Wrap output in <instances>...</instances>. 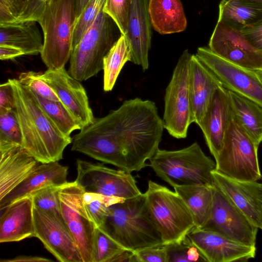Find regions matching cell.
I'll use <instances>...</instances> for the list:
<instances>
[{"instance_id":"4","label":"cell","mask_w":262,"mask_h":262,"mask_svg":"<svg viewBox=\"0 0 262 262\" xmlns=\"http://www.w3.org/2000/svg\"><path fill=\"white\" fill-rule=\"evenodd\" d=\"M76 0H48L38 21L43 33L41 59L48 69L64 67L73 49Z\"/></svg>"},{"instance_id":"42","label":"cell","mask_w":262,"mask_h":262,"mask_svg":"<svg viewBox=\"0 0 262 262\" xmlns=\"http://www.w3.org/2000/svg\"><path fill=\"white\" fill-rule=\"evenodd\" d=\"M240 31L255 48L262 51V17Z\"/></svg>"},{"instance_id":"45","label":"cell","mask_w":262,"mask_h":262,"mask_svg":"<svg viewBox=\"0 0 262 262\" xmlns=\"http://www.w3.org/2000/svg\"><path fill=\"white\" fill-rule=\"evenodd\" d=\"M111 262H138V259L135 252L124 249L115 256Z\"/></svg>"},{"instance_id":"13","label":"cell","mask_w":262,"mask_h":262,"mask_svg":"<svg viewBox=\"0 0 262 262\" xmlns=\"http://www.w3.org/2000/svg\"><path fill=\"white\" fill-rule=\"evenodd\" d=\"M209 219L201 228L255 247L258 228L215 185Z\"/></svg>"},{"instance_id":"16","label":"cell","mask_w":262,"mask_h":262,"mask_svg":"<svg viewBox=\"0 0 262 262\" xmlns=\"http://www.w3.org/2000/svg\"><path fill=\"white\" fill-rule=\"evenodd\" d=\"M41 77L54 91L60 101L70 112L81 128L92 123L95 118L82 85L66 71L64 67L48 69Z\"/></svg>"},{"instance_id":"25","label":"cell","mask_w":262,"mask_h":262,"mask_svg":"<svg viewBox=\"0 0 262 262\" xmlns=\"http://www.w3.org/2000/svg\"><path fill=\"white\" fill-rule=\"evenodd\" d=\"M151 26L161 34L184 31L187 19L180 0H148Z\"/></svg>"},{"instance_id":"14","label":"cell","mask_w":262,"mask_h":262,"mask_svg":"<svg viewBox=\"0 0 262 262\" xmlns=\"http://www.w3.org/2000/svg\"><path fill=\"white\" fill-rule=\"evenodd\" d=\"M35 236L60 262H83L76 242L63 219L35 207Z\"/></svg>"},{"instance_id":"29","label":"cell","mask_w":262,"mask_h":262,"mask_svg":"<svg viewBox=\"0 0 262 262\" xmlns=\"http://www.w3.org/2000/svg\"><path fill=\"white\" fill-rule=\"evenodd\" d=\"M46 3L42 0H0V27L38 22Z\"/></svg>"},{"instance_id":"44","label":"cell","mask_w":262,"mask_h":262,"mask_svg":"<svg viewBox=\"0 0 262 262\" xmlns=\"http://www.w3.org/2000/svg\"><path fill=\"white\" fill-rule=\"evenodd\" d=\"M24 54L21 50L8 45H0V59L2 60L12 59Z\"/></svg>"},{"instance_id":"31","label":"cell","mask_w":262,"mask_h":262,"mask_svg":"<svg viewBox=\"0 0 262 262\" xmlns=\"http://www.w3.org/2000/svg\"><path fill=\"white\" fill-rule=\"evenodd\" d=\"M132 60V50L126 36L121 34L103 59V90L113 89L122 68Z\"/></svg>"},{"instance_id":"10","label":"cell","mask_w":262,"mask_h":262,"mask_svg":"<svg viewBox=\"0 0 262 262\" xmlns=\"http://www.w3.org/2000/svg\"><path fill=\"white\" fill-rule=\"evenodd\" d=\"M76 182L84 191L128 199L141 194L130 172L103 164L77 160Z\"/></svg>"},{"instance_id":"17","label":"cell","mask_w":262,"mask_h":262,"mask_svg":"<svg viewBox=\"0 0 262 262\" xmlns=\"http://www.w3.org/2000/svg\"><path fill=\"white\" fill-rule=\"evenodd\" d=\"M187 235L208 262L246 261L255 256V247L208 230L194 228Z\"/></svg>"},{"instance_id":"2","label":"cell","mask_w":262,"mask_h":262,"mask_svg":"<svg viewBox=\"0 0 262 262\" xmlns=\"http://www.w3.org/2000/svg\"><path fill=\"white\" fill-rule=\"evenodd\" d=\"M13 90L15 111L23 137L22 147L41 163L62 159L72 142L43 111L31 90L18 79H9Z\"/></svg>"},{"instance_id":"11","label":"cell","mask_w":262,"mask_h":262,"mask_svg":"<svg viewBox=\"0 0 262 262\" xmlns=\"http://www.w3.org/2000/svg\"><path fill=\"white\" fill-rule=\"evenodd\" d=\"M195 55L215 76L224 88L262 107V79L256 71L221 58L209 47L198 48Z\"/></svg>"},{"instance_id":"50","label":"cell","mask_w":262,"mask_h":262,"mask_svg":"<svg viewBox=\"0 0 262 262\" xmlns=\"http://www.w3.org/2000/svg\"><path fill=\"white\" fill-rule=\"evenodd\" d=\"M42 1H44V2H46L48 0H42Z\"/></svg>"},{"instance_id":"43","label":"cell","mask_w":262,"mask_h":262,"mask_svg":"<svg viewBox=\"0 0 262 262\" xmlns=\"http://www.w3.org/2000/svg\"><path fill=\"white\" fill-rule=\"evenodd\" d=\"M15 108V100L12 86L8 80L0 85V111Z\"/></svg>"},{"instance_id":"26","label":"cell","mask_w":262,"mask_h":262,"mask_svg":"<svg viewBox=\"0 0 262 262\" xmlns=\"http://www.w3.org/2000/svg\"><path fill=\"white\" fill-rule=\"evenodd\" d=\"M35 21L0 27V45L21 50L24 55H37L43 47L41 34Z\"/></svg>"},{"instance_id":"36","label":"cell","mask_w":262,"mask_h":262,"mask_svg":"<svg viewBox=\"0 0 262 262\" xmlns=\"http://www.w3.org/2000/svg\"><path fill=\"white\" fill-rule=\"evenodd\" d=\"M164 245L167 253V262L207 261L187 235L179 241Z\"/></svg>"},{"instance_id":"37","label":"cell","mask_w":262,"mask_h":262,"mask_svg":"<svg viewBox=\"0 0 262 262\" xmlns=\"http://www.w3.org/2000/svg\"><path fill=\"white\" fill-rule=\"evenodd\" d=\"M61 186H49L32 194L34 207L63 219L59 196Z\"/></svg>"},{"instance_id":"22","label":"cell","mask_w":262,"mask_h":262,"mask_svg":"<svg viewBox=\"0 0 262 262\" xmlns=\"http://www.w3.org/2000/svg\"><path fill=\"white\" fill-rule=\"evenodd\" d=\"M33 203L31 195L9 205L1 213L0 243L19 242L34 237Z\"/></svg>"},{"instance_id":"33","label":"cell","mask_w":262,"mask_h":262,"mask_svg":"<svg viewBox=\"0 0 262 262\" xmlns=\"http://www.w3.org/2000/svg\"><path fill=\"white\" fill-rule=\"evenodd\" d=\"M125 249L103 227H96L92 242L93 262H111Z\"/></svg>"},{"instance_id":"7","label":"cell","mask_w":262,"mask_h":262,"mask_svg":"<svg viewBox=\"0 0 262 262\" xmlns=\"http://www.w3.org/2000/svg\"><path fill=\"white\" fill-rule=\"evenodd\" d=\"M112 19L103 11L73 48L69 73L79 81L88 80L103 70V59L116 39Z\"/></svg>"},{"instance_id":"23","label":"cell","mask_w":262,"mask_h":262,"mask_svg":"<svg viewBox=\"0 0 262 262\" xmlns=\"http://www.w3.org/2000/svg\"><path fill=\"white\" fill-rule=\"evenodd\" d=\"M68 167L58 161L41 163L19 184L2 199L0 209H4L12 202L31 195L35 192L49 186H62L68 182Z\"/></svg>"},{"instance_id":"20","label":"cell","mask_w":262,"mask_h":262,"mask_svg":"<svg viewBox=\"0 0 262 262\" xmlns=\"http://www.w3.org/2000/svg\"><path fill=\"white\" fill-rule=\"evenodd\" d=\"M148 0H132L125 35L132 50L131 61L145 71L148 69L151 46V23Z\"/></svg>"},{"instance_id":"38","label":"cell","mask_w":262,"mask_h":262,"mask_svg":"<svg viewBox=\"0 0 262 262\" xmlns=\"http://www.w3.org/2000/svg\"><path fill=\"white\" fill-rule=\"evenodd\" d=\"M105 0H90L81 14L76 18L73 37V48L103 11Z\"/></svg>"},{"instance_id":"15","label":"cell","mask_w":262,"mask_h":262,"mask_svg":"<svg viewBox=\"0 0 262 262\" xmlns=\"http://www.w3.org/2000/svg\"><path fill=\"white\" fill-rule=\"evenodd\" d=\"M208 47L235 64L255 71L262 69V51L255 48L239 30L222 20H217Z\"/></svg>"},{"instance_id":"9","label":"cell","mask_w":262,"mask_h":262,"mask_svg":"<svg viewBox=\"0 0 262 262\" xmlns=\"http://www.w3.org/2000/svg\"><path fill=\"white\" fill-rule=\"evenodd\" d=\"M192 54L185 50L179 57L164 97V127L177 139L187 137L192 123L189 89L190 60Z\"/></svg>"},{"instance_id":"27","label":"cell","mask_w":262,"mask_h":262,"mask_svg":"<svg viewBox=\"0 0 262 262\" xmlns=\"http://www.w3.org/2000/svg\"><path fill=\"white\" fill-rule=\"evenodd\" d=\"M228 93L233 116L259 145L262 141V107L231 91Z\"/></svg>"},{"instance_id":"46","label":"cell","mask_w":262,"mask_h":262,"mask_svg":"<svg viewBox=\"0 0 262 262\" xmlns=\"http://www.w3.org/2000/svg\"><path fill=\"white\" fill-rule=\"evenodd\" d=\"M1 262H51L52 260L39 256L20 255L11 259H2Z\"/></svg>"},{"instance_id":"41","label":"cell","mask_w":262,"mask_h":262,"mask_svg":"<svg viewBox=\"0 0 262 262\" xmlns=\"http://www.w3.org/2000/svg\"><path fill=\"white\" fill-rule=\"evenodd\" d=\"M138 262H167L164 245L149 247L135 252Z\"/></svg>"},{"instance_id":"48","label":"cell","mask_w":262,"mask_h":262,"mask_svg":"<svg viewBox=\"0 0 262 262\" xmlns=\"http://www.w3.org/2000/svg\"><path fill=\"white\" fill-rule=\"evenodd\" d=\"M262 8V0H236Z\"/></svg>"},{"instance_id":"30","label":"cell","mask_w":262,"mask_h":262,"mask_svg":"<svg viewBox=\"0 0 262 262\" xmlns=\"http://www.w3.org/2000/svg\"><path fill=\"white\" fill-rule=\"evenodd\" d=\"M219 18L238 30L262 17V8L236 0H221L219 6Z\"/></svg>"},{"instance_id":"39","label":"cell","mask_w":262,"mask_h":262,"mask_svg":"<svg viewBox=\"0 0 262 262\" xmlns=\"http://www.w3.org/2000/svg\"><path fill=\"white\" fill-rule=\"evenodd\" d=\"M132 0H105L103 12L114 21L120 34L126 35Z\"/></svg>"},{"instance_id":"28","label":"cell","mask_w":262,"mask_h":262,"mask_svg":"<svg viewBox=\"0 0 262 262\" xmlns=\"http://www.w3.org/2000/svg\"><path fill=\"white\" fill-rule=\"evenodd\" d=\"M213 186L193 185L173 187L174 191L183 199L191 212L196 228H202L210 218L213 205Z\"/></svg>"},{"instance_id":"8","label":"cell","mask_w":262,"mask_h":262,"mask_svg":"<svg viewBox=\"0 0 262 262\" xmlns=\"http://www.w3.org/2000/svg\"><path fill=\"white\" fill-rule=\"evenodd\" d=\"M258 146L232 113L222 148L215 159V170L232 179L256 181L261 178Z\"/></svg>"},{"instance_id":"51","label":"cell","mask_w":262,"mask_h":262,"mask_svg":"<svg viewBox=\"0 0 262 262\" xmlns=\"http://www.w3.org/2000/svg\"><path fill=\"white\" fill-rule=\"evenodd\" d=\"M261 177H262V176H261Z\"/></svg>"},{"instance_id":"12","label":"cell","mask_w":262,"mask_h":262,"mask_svg":"<svg viewBox=\"0 0 262 262\" xmlns=\"http://www.w3.org/2000/svg\"><path fill=\"white\" fill-rule=\"evenodd\" d=\"M84 192L75 181L61 186L59 196L62 217L76 242L83 262H93L92 242L96 226L84 205Z\"/></svg>"},{"instance_id":"35","label":"cell","mask_w":262,"mask_h":262,"mask_svg":"<svg viewBox=\"0 0 262 262\" xmlns=\"http://www.w3.org/2000/svg\"><path fill=\"white\" fill-rule=\"evenodd\" d=\"M123 200L85 191L83 195L84 205L96 227L104 225L110 206Z\"/></svg>"},{"instance_id":"5","label":"cell","mask_w":262,"mask_h":262,"mask_svg":"<svg viewBox=\"0 0 262 262\" xmlns=\"http://www.w3.org/2000/svg\"><path fill=\"white\" fill-rule=\"evenodd\" d=\"M149 161L148 166L157 176L173 187L214 185L212 171L215 163L196 142L179 150L159 148Z\"/></svg>"},{"instance_id":"24","label":"cell","mask_w":262,"mask_h":262,"mask_svg":"<svg viewBox=\"0 0 262 262\" xmlns=\"http://www.w3.org/2000/svg\"><path fill=\"white\" fill-rule=\"evenodd\" d=\"M0 199L22 182L39 163L23 147L0 150Z\"/></svg>"},{"instance_id":"47","label":"cell","mask_w":262,"mask_h":262,"mask_svg":"<svg viewBox=\"0 0 262 262\" xmlns=\"http://www.w3.org/2000/svg\"><path fill=\"white\" fill-rule=\"evenodd\" d=\"M90 0H76L77 18L81 14Z\"/></svg>"},{"instance_id":"1","label":"cell","mask_w":262,"mask_h":262,"mask_svg":"<svg viewBox=\"0 0 262 262\" xmlns=\"http://www.w3.org/2000/svg\"><path fill=\"white\" fill-rule=\"evenodd\" d=\"M164 128L156 103L136 97L82 127L73 138L72 150L139 171L159 149Z\"/></svg>"},{"instance_id":"3","label":"cell","mask_w":262,"mask_h":262,"mask_svg":"<svg viewBox=\"0 0 262 262\" xmlns=\"http://www.w3.org/2000/svg\"><path fill=\"white\" fill-rule=\"evenodd\" d=\"M103 227L122 247L136 252L163 245L150 216L144 193L110 206Z\"/></svg>"},{"instance_id":"32","label":"cell","mask_w":262,"mask_h":262,"mask_svg":"<svg viewBox=\"0 0 262 262\" xmlns=\"http://www.w3.org/2000/svg\"><path fill=\"white\" fill-rule=\"evenodd\" d=\"M31 91L41 108L65 135L70 136L73 131L81 129L79 122L61 101L47 99Z\"/></svg>"},{"instance_id":"18","label":"cell","mask_w":262,"mask_h":262,"mask_svg":"<svg viewBox=\"0 0 262 262\" xmlns=\"http://www.w3.org/2000/svg\"><path fill=\"white\" fill-rule=\"evenodd\" d=\"M212 175L214 185L262 230V183L232 179L215 169Z\"/></svg>"},{"instance_id":"19","label":"cell","mask_w":262,"mask_h":262,"mask_svg":"<svg viewBox=\"0 0 262 262\" xmlns=\"http://www.w3.org/2000/svg\"><path fill=\"white\" fill-rule=\"evenodd\" d=\"M231 116L228 90L221 85L215 91L199 125L210 152L215 159L222 148Z\"/></svg>"},{"instance_id":"21","label":"cell","mask_w":262,"mask_h":262,"mask_svg":"<svg viewBox=\"0 0 262 262\" xmlns=\"http://www.w3.org/2000/svg\"><path fill=\"white\" fill-rule=\"evenodd\" d=\"M222 84L215 76L192 54L189 64V89L191 122L202 123L217 88Z\"/></svg>"},{"instance_id":"40","label":"cell","mask_w":262,"mask_h":262,"mask_svg":"<svg viewBox=\"0 0 262 262\" xmlns=\"http://www.w3.org/2000/svg\"><path fill=\"white\" fill-rule=\"evenodd\" d=\"M18 80L24 85L47 99L60 101L54 91L41 77V73L28 71L21 73Z\"/></svg>"},{"instance_id":"34","label":"cell","mask_w":262,"mask_h":262,"mask_svg":"<svg viewBox=\"0 0 262 262\" xmlns=\"http://www.w3.org/2000/svg\"><path fill=\"white\" fill-rule=\"evenodd\" d=\"M23 144L21 129L15 111H0V150Z\"/></svg>"},{"instance_id":"6","label":"cell","mask_w":262,"mask_h":262,"mask_svg":"<svg viewBox=\"0 0 262 262\" xmlns=\"http://www.w3.org/2000/svg\"><path fill=\"white\" fill-rule=\"evenodd\" d=\"M144 195L163 245L181 240L195 228L191 212L176 192L149 180Z\"/></svg>"},{"instance_id":"49","label":"cell","mask_w":262,"mask_h":262,"mask_svg":"<svg viewBox=\"0 0 262 262\" xmlns=\"http://www.w3.org/2000/svg\"><path fill=\"white\" fill-rule=\"evenodd\" d=\"M256 72H257L258 74L259 75V76H260V77L262 79V69L261 70H259V71H256Z\"/></svg>"}]
</instances>
